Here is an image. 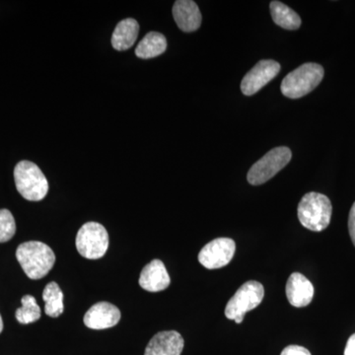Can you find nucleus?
I'll list each match as a JSON object with an SVG mask.
<instances>
[{
    "instance_id": "1",
    "label": "nucleus",
    "mask_w": 355,
    "mask_h": 355,
    "mask_svg": "<svg viewBox=\"0 0 355 355\" xmlns=\"http://www.w3.org/2000/svg\"><path fill=\"white\" fill-rule=\"evenodd\" d=\"M16 258L26 275L31 279H41L46 277L55 263L53 250L39 241L25 242L17 248Z\"/></svg>"
},
{
    "instance_id": "2",
    "label": "nucleus",
    "mask_w": 355,
    "mask_h": 355,
    "mask_svg": "<svg viewBox=\"0 0 355 355\" xmlns=\"http://www.w3.org/2000/svg\"><path fill=\"white\" fill-rule=\"evenodd\" d=\"M331 214L330 198L314 191L306 193L298 205L299 221L314 232H321L330 225Z\"/></svg>"
},
{
    "instance_id": "3",
    "label": "nucleus",
    "mask_w": 355,
    "mask_h": 355,
    "mask_svg": "<svg viewBox=\"0 0 355 355\" xmlns=\"http://www.w3.org/2000/svg\"><path fill=\"white\" fill-rule=\"evenodd\" d=\"M324 70L322 65L308 62L287 74L282 80V93L289 99H299L309 94L323 80Z\"/></svg>"
},
{
    "instance_id": "4",
    "label": "nucleus",
    "mask_w": 355,
    "mask_h": 355,
    "mask_svg": "<svg viewBox=\"0 0 355 355\" xmlns=\"http://www.w3.org/2000/svg\"><path fill=\"white\" fill-rule=\"evenodd\" d=\"M14 180L20 195L30 202H39L48 193V180L38 166L30 161H21L16 165Z\"/></svg>"
},
{
    "instance_id": "5",
    "label": "nucleus",
    "mask_w": 355,
    "mask_h": 355,
    "mask_svg": "<svg viewBox=\"0 0 355 355\" xmlns=\"http://www.w3.org/2000/svg\"><path fill=\"white\" fill-rule=\"evenodd\" d=\"M265 296L263 284L256 280H250L237 291L228 301L225 308V316L234 320L236 324H241L245 314L258 307Z\"/></svg>"
},
{
    "instance_id": "6",
    "label": "nucleus",
    "mask_w": 355,
    "mask_h": 355,
    "mask_svg": "<svg viewBox=\"0 0 355 355\" xmlns=\"http://www.w3.org/2000/svg\"><path fill=\"white\" fill-rule=\"evenodd\" d=\"M78 253L89 260H97L106 254L109 247V235L106 228L97 222L84 224L76 235Z\"/></svg>"
},
{
    "instance_id": "7",
    "label": "nucleus",
    "mask_w": 355,
    "mask_h": 355,
    "mask_svg": "<svg viewBox=\"0 0 355 355\" xmlns=\"http://www.w3.org/2000/svg\"><path fill=\"white\" fill-rule=\"evenodd\" d=\"M292 153L288 147L282 146L273 148L254 163L247 175L248 182L253 186L265 184L275 177L289 162Z\"/></svg>"
},
{
    "instance_id": "8",
    "label": "nucleus",
    "mask_w": 355,
    "mask_h": 355,
    "mask_svg": "<svg viewBox=\"0 0 355 355\" xmlns=\"http://www.w3.org/2000/svg\"><path fill=\"white\" fill-rule=\"evenodd\" d=\"M236 251L235 242L230 238H217L202 248L198 254V261L205 268L216 270L227 266Z\"/></svg>"
},
{
    "instance_id": "9",
    "label": "nucleus",
    "mask_w": 355,
    "mask_h": 355,
    "mask_svg": "<svg viewBox=\"0 0 355 355\" xmlns=\"http://www.w3.org/2000/svg\"><path fill=\"white\" fill-rule=\"evenodd\" d=\"M280 71V64L272 60H261L244 76L241 83L243 94H256L270 83Z\"/></svg>"
},
{
    "instance_id": "10",
    "label": "nucleus",
    "mask_w": 355,
    "mask_h": 355,
    "mask_svg": "<svg viewBox=\"0 0 355 355\" xmlns=\"http://www.w3.org/2000/svg\"><path fill=\"white\" fill-rule=\"evenodd\" d=\"M120 320L121 312L116 306L109 302H99L86 312L84 324L93 330H105L116 326Z\"/></svg>"
},
{
    "instance_id": "11",
    "label": "nucleus",
    "mask_w": 355,
    "mask_h": 355,
    "mask_svg": "<svg viewBox=\"0 0 355 355\" xmlns=\"http://www.w3.org/2000/svg\"><path fill=\"white\" fill-rule=\"evenodd\" d=\"M184 345L183 336L178 331H160L151 338L144 355H181Z\"/></svg>"
},
{
    "instance_id": "12",
    "label": "nucleus",
    "mask_w": 355,
    "mask_h": 355,
    "mask_svg": "<svg viewBox=\"0 0 355 355\" xmlns=\"http://www.w3.org/2000/svg\"><path fill=\"white\" fill-rule=\"evenodd\" d=\"M286 292L289 303L296 308L306 307L314 297V286L307 277L299 272H293L289 277Z\"/></svg>"
},
{
    "instance_id": "13",
    "label": "nucleus",
    "mask_w": 355,
    "mask_h": 355,
    "mask_svg": "<svg viewBox=\"0 0 355 355\" xmlns=\"http://www.w3.org/2000/svg\"><path fill=\"white\" fill-rule=\"evenodd\" d=\"M173 16L182 31H197L202 25V13L195 1L178 0L173 6Z\"/></svg>"
},
{
    "instance_id": "14",
    "label": "nucleus",
    "mask_w": 355,
    "mask_h": 355,
    "mask_svg": "<svg viewBox=\"0 0 355 355\" xmlns=\"http://www.w3.org/2000/svg\"><path fill=\"white\" fill-rule=\"evenodd\" d=\"M170 282L171 279L165 265L160 260L150 261L140 273L139 286L146 291H165L170 286Z\"/></svg>"
},
{
    "instance_id": "15",
    "label": "nucleus",
    "mask_w": 355,
    "mask_h": 355,
    "mask_svg": "<svg viewBox=\"0 0 355 355\" xmlns=\"http://www.w3.org/2000/svg\"><path fill=\"white\" fill-rule=\"evenodd\" d=\"M139 33V25L137 20L132 18L121 20L113 33L112 44L114 50L125 51L137 41Z\"/></svg>"
},
{
    "instance_id": "16",
    "label": "nucleus",
    "mask_w": 355,
    "mask_h": 355,
    "mask_svg": "<svg viewBox=\"0 0 355 355\" xmlns=\"http://www.w3.org/2000/svg\"><path fill=\"white\" fill-rule=\"evenodd\" d=\"M167 49V40L161 33L149 32L135 49V55L142 60H148L162 55Z\"/></svg>"
},
{
    "instance_id": "17",
    "label": "nucleus",
    "mask_w": 355,
    "mask_h": 355,
    "mask_svg": "<svg viewBox=\"0 0 355 355\" xmlns=\"http://www.w3.org/2000/svg\"><path fill=\"white\" fill-rule=\"evenodd\" d=\"M270 8L273 22L279 27L286 30H297L300 28L302 21L298 14L292 10L291 7L275 0L270 2Z\"/></svg>"
},
{
    "instance_id": "18",
    "label": "nucleus",
    "mask_w": 355,
    "mask_h": 355,
    "mask_svg": "<svg viewBox=\"0 0 355 355\" xmlns=\"http://www.w3.org/2000/svg\"><path fill=\"white\" fill-rule=\"evenodd\" d=\"M44 312L48 316L58 318L64 313V293L57 282H50L43 292Z\"/></svg>"
},
{
    "instance_id": "19",
    "label": "nucleus",
    "mask_w": 355,
    "mask_h": 355,
    "mask_svg": "<svg viewBox=\"0 0 355 355\" xmlns=\"http://www.w3.org/2000/svg\"><path fill=\"white\" fill-rule=\"evenodd\" d=\"M22 307L16 311V319L20 324H27L38 321L41 318V308L32 295H25L21 299Z\"/></svg>"
},
{
    "instance_id": "20",
    "label": "nucleus",
    "mask_w": 355,
    "mask_h": 355,
    "mask_svg": "<svg viewBox=\"0 0 355 355\" xmlns=\"http://www.w3.org/2000/svg\"><path fill=\"white\" fill-rule=\"evenodd\" d=\"M16 232L15 219L8 209H0V243L8 242Z\"/></svg>"
},
{
    "instance_id": "21",
    "label": "nucleus",
    "mask_w": 355,
    "mask_h": 355,
    "mask_svg": "<svg viewBox=\"0 0 355 355\" xmlns=\"http://www.w3.org/2000/svg\"><path fill=\"white\" fill-rule=\"evenodd\" d=\"M280 355H312L311 352L305 347L300 345H288L286 349L282 350Z\"/></svg>"
},
{
    "instance_id": "22",
    "label": "nucleus",
    "mask_w": 355,
    "mask_h": 355,
    "mask_svg": "<svg viewBox=\"0 0 355 355\" xmlns=\"http://www.w3.org/2000/svg\"><path fill=\"white\" fill-rule=\"evenodd\" d=\"M349 230L350 238H352V243H354L355 246V202L349 211Z\"/></svg>"
},
{
    "instance_id": "23",
    "label": "nucleus",
    "mask_w": 355,
    "mask_h": 355,
    "mask_svg": "<svg viewBox=\"0 0 355 355\" xmlns=\"http://www.w3.org/2000/svg\"><path fill=\"white\" fill-rule=\"evenodd\" d=\"M345 355H355V334L349 338L345 349Z\"/></svg>"
},
{
    "instance_id": "24",
    "label": "nucleus",
    "mask_w": 355,
    "mask_h": 355,
    "mask_svg": "<svg viewBox=\"0 0 355 355\" xmlns=\"http://www.w3.org/2000/svg\"><path fill=\"white\" fill-rule=\"evenodd\" d=\"M2 330H3V322H2L1 315H0V334H1Z\"/></svg>"
}]
</instances>
